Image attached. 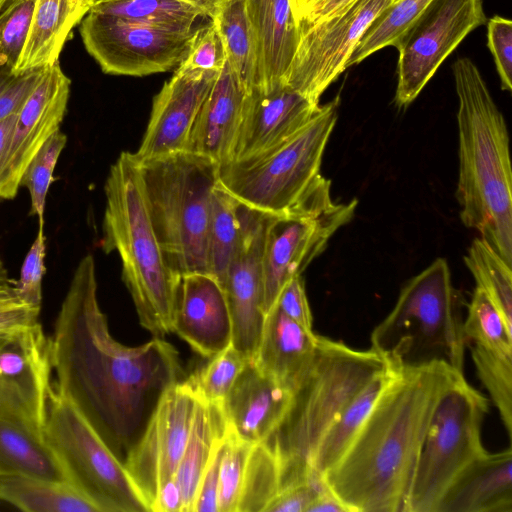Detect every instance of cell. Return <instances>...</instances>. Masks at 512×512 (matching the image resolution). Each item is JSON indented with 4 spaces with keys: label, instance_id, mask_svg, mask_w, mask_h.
Returning <instances> with one entry per match:
<instances>
[{
    "label": "cell",
    "instance_id": "1",
    "mask_svg": "<svg viewBox=\"0 0 512 512\" xmlns=\"http://www.w3.org/2000/svg\"><path fill=\"white\" fill-rule=\"evenodd\" d=\"M50 339L55 388L124 464L161 396L183 380L178 351L164 338L135 347L113 338L90 254L74 271Z\"/></svg>",
    "mask_w": 512,
    "mask_h": 512
},
{
    "label": "cell",
    "instance_id": "2",
    "mask_svg": "<svg viewBox=\"0 0 512 512\" xmlns=\"http://www.w3.org/2000/svg\"><path fill=\"white\" fill-rule=\"evenodd\" d=\"M462 377L441 362L397 370L347 450L322 475L349 512H405L434 409Z\"/></svg>",
    "mask_w": 512,
    "mask_h": 512
},
{
    "label": "cell",
    "instance_id": "3",
    "mask_svg": "<svg viewBox=\"0 0 512 512\" xmlns=\"http://www.w3.org/2000/svg\"><path fill=\"white\" fill-rule=\"evenodd\" d=\"M458 96L460 218L512 266V170L503 114L475 63L452 65Z\"/></svg>",
    "mask_w": 512,
    "mask_h": 512
},
{
    "label": "cell",
    "instance_id": "4",
    "mask_svg": "<svg viewBox=\"0 0 512 512\" xmlns=\"http://www.w3.org/2000/svg\"><path fill=\"white\" fill-rule=\"evenodd\" d=\"M104 192L102 249L119 254L141 326L164 338L172 332L181 276L168 265L156 237L134 153L122 152L111 165Z\"/></svg>",
    "mask_w": 512,
    "mask_h": 512
},
{
    "label": "cell",
    "instance_id": "5",
    "mask_svg": "<svg viewBox=\"0 0 512 512\" xmlns=\"http://www.w3.org/2000/svg\"><path fill=\"white\" fill-rule=\"evenodd\" d=\"M387 367L372 349L356 350L317 336L311 364L266 441L279 463L280 490L316 474L311 461L321 438L359 391Z\"/></svg>",
    "mask_w": 512,
    "mask_h": 512
},
{
    "label": "cell",
    "instance_id": "6",
    "mask_svg": "<svg viewBox=\"0 0 512 512\" xmlns=\"http://www.w3.org/2000/svg\"><path fill=\"white\" fill-rule=\"evenodd\" d=\"M370 341V349L395 370L441 362L464 374L468 342L460 298L445 259L437 258L402 287Z\"/></svg>",
    "mask_w": 512,
    "mask_h": 512
},
{
    "label": "cell",
    "instance_id": "7",
    "mask_svg": "<svg viewBox=\"0 0 512 512\" xmlns=\"http://www.w3.org/2000/svg\"><path fill=\"white\" fill-rule=\"evenodd\" d=\"M137 160L151 222L168 265L179 276L209 274L207 234L219 165L187 151Z\"/></svg>",
    "mask_w": 512,
    "mask_h": 512
},
{
    "label": "cell",
    "instance_id": "8",
    "mask_svg": "<svg viewBox=\"0 0 512 512\" xmlns=\"http://www.w3.org/2000/svg\"><path fill=\"white\" fill-rule=\"evenodd\" d=\"M339 100L320 105L301 130L272 149L219 166L217 183L249 208L274 216L289 212L324 178L321 164Z\"/></svg>",
    "mask_w": 512,
    "mask_h": 512
},
{
    "label": "cell",
    "instance_id": "9",
    "mask_svg": "<svg viewBox=\"0 0 512 512\" xmlns=\"http://www.w3.org/2000/svg\"><path fill=\"white\" fill-rule=\"evenodd\" d=\"M43 436L66 482L98 512L149 511L124 464L55 386L49 397Z\"/></svg>",
    "mask_w": 512,
    "mask_h": 512
},
{
    "label": "cell",
    "instance_id": "10",
    "mask_svg": "<svg viewBox=\"0 0 512 512\" xmlns=\"http://www.w3.org/2000/svg\"><path fill=\"white\" fill-rule=\"evenodd\" d=\"M487 398L462 377L439 399L417 460L405 512H436L455 478L487 452L481 438Z\"/></svg>",
    "mask_w": 512,
    "mask_h": 512
},
{
    "label": "cell",
    "instance_id": "11",
    "mask_svg": "<svg viewBox=\"0 0 512 512\" xmlns=\"http://www.w3.org/2000/svg\"><path fill=\"white\" fill-rule=\"evenodd\" d=\"M325 177L293 209L272 217L263 252V312L275 305L283 287L322 253L329 239L348 223L357 200L336 203Z\"/></svg>",
    "mask_w": 512,
    "mask_h": 512
},
{
    "label": "cell",
    "instance_id": "12",
    "mask_svg": "<svg viewBox=\"0 0 512 512\" xmlns=\"http://www.w3.org/2000/svg\"><path fill=\"white\" fill-rule=\"evenodd\" d=\"M486 22L483 0H433L394 46L397 106L413 102L460 42Z\"/></svg>",
    "mask_w": 512,
    "mask_h": 512
},
{
    "label": "cell",
    "instance_id": "13",
    "mask_svg": "<svg viewBox=\"0 0 512 512\" xmlns=\"http://www.w3.org/2000/svg\"><path fill=\"white\" fill-rule=\"evenodd\" d=\"M197 29L176 32L92 12L80 22L83 44L104 73L136 77L178 67Z\"/></svg>",
    "mask_w": 512,
    "mask_h": 512
},
{
    "label": "cell",
    "instance_id": "14",
    "mask_svg": "<svg viewBox=\"0 0 512 512\" xmlns=\"http://www.w3.org/2000/svg\"><path fill=\"white\" fill-rule=\"evenodd\" d=\"M395 0H355L325 20L299 26V42L285 85L318 103L324 91L347 69L359 40Z\"/></svg>",
    "mask_w": 512,
    "mask_h": 512
},
{
    "label": "cell",
    "instance_id": "15",
    "mask_svg": "<svg viewBox=\"0 0 512 512\" xmlns=\"http://www.w3.org/2000/svg\"><path fill=\"white\" fill-rule=\"evenodd\" d=\"M52 374L51 339L41 323L0 335V418L44 438Z\"/></svg>",
    "mask_w": 512,
    "mask_h": 512
},
{
    "label": "cell",
    "instance_id": "16",
    "mask_svg": "<svg viewBox=\"0 0 512 512\" xmlns=\"http://www.w3.org/2000/svg\"><path fill=\"white\" fill-rule=\"evenodd\" d=\"M196 404L197 396L185 379L169 387L124 461L126 471L149 512L161 486L175 478Z\"/></svg>",
    "mask_w": 512,
    "mask_h": 512
},
{
    "label": "cell",
    "instance_id": "17",
    "mask_svg": "<svg viewBox=\"0 0 512 512\" xmlns=\"http://www.w3.org/2000/svg\"><path fill=\"white\" fill-rule=\"evenodd\" d=\"M242 236L222 288L232 322L231 345L253 360L261 338L263 312V252L273 215L241 203Z\"/></svg>",
    "mask_w": 512,
    "mask_h": 512
},
{
    "label": "cell",
    "instance_id": "18",
    "mask_svg": "<svg viewBox=\"0 0 512 512\" xmlns=\"http://www.w3.org/2000/svg\"><path fill=\"white\" fill-rule=\"evenodd\" d=\"M71 81L59 62L47 66L17 113L5 169L0 180V198L13 199L21 176L45 141L63 121L70 95Z\"/></svg>",
    "mask_w": 512,
    "mask_h": 512
},
{
    "label": "cell",
    "instance_id": "19",
    "mask_svg": "<svg viewBox=\"0 0 512 512\" xmlns=\"http://www.w3.org/2000/svg\"><path fill=\"white\" fill-rule=\"evenodd\" d=\"M219 72L177 67L153 98L142 142L134 153L137 159L185 151L198 112Z\"/></svg>",
    "mask_w": 512,
    "mask_h": 512
},
{
    "label": "cell",
    "instance_id": "20",
    "mask_svg": "<svg viewBox=\"0 0 512 512\" xmlns=\"http://www.w3.org/2000/svg\"><path fill=\"white\" fill-rule=\"evenodd\" d=\"M315 103L287 85L246 95L230 162L262 154L301 130L317 113ZM229 162V163H230Z\"/></svg>",
    "mask_w": 512,
    "mask_h": 512
},
{
    "label": "cell",
    "instance_id": "21",
    "mask_svg": "<svg viewBox=\"0 0 512 512\" xmlns=\"http://www.w3.org/2000/svg\"><path fill=\"white\" fill-rule=\"evenodd\" d=\"M172 332L206 358L231 345V316L216 278L204 273L181 276Z\"/></svg>",
    "mask_w": 512,
    "mask_h": 512
},
{
    "label": "cell",
    "instance_id": "22",
    "mask_svg": "<svg viewBox=\"0 0 512 512\" xmlns=\"http://www.w3.org/2000/svg\"><path fill=\"white\" fill-rule=\"evenodd\" d=\"M291 396L290 390L250 360L221 405L226 426L251 445L266 442L282 421Z\"/></svg>",
    "mask_w": 512,
    "mask_h": 512
},
{
    "label": "cell",
    "instance_id": "23",
    "mask_svg": "<svg viewBox=\"0 0 512 512\" xmlns=\"http://www.w3.org/2000/svg\"><path fill=\"white\" fill-rule=\"evenodd\" d=\"M247 93L226 60L198 112L185 151L208 157L219 166L229 163Z\"/></svg>",
    "mask_w": 512,
    "mask_h": 512
},
{
    "label": "cell",
    "instance_id": "24",
    "mask_svg": "<svg viewBox=\"0 0 512 512\" xmlns=\"http://www.w3.org/2000/svg\"><path fill=\"white\" fill-rule=\"evenodd\" d=\"M259 58L255 89L268 91L285 84L299 42V26L291 0H245Z\"/></svg>",
    "mask_w": 512,
    "mask_h": 512
},
{
    "label": "cell",
    "instance_id": "25",
    "mask_svg": "<svg viewBox=\"0 0 512 512\" xmlns=\"http://www.w3.org/2000/svg\"><path fill=\"white\" fill-rule=\"evenodd\" d=\"M436 512H512V449L472 461L451 483Z\"/></svg>",
    "mask_w": 512,
    "mask_h": 512
},
{
    "label": "cell",
    "instance_id": "26",
    "mask_svg": "<svg viewBox=\"0 0 512 512\" xmlns=\"http://www.w3.org/2000/svg\"><path fill=\"white\" fill-rule=\"evenodd\" d=\"M317 336L276 305L265 315L253 362L267 376L293 392L313 359Z\"/></svg>",
    "mask_w": 512,
    "mask_h": 512
},
{
    "label": "cell",
    "instance_id": "27",
    "mask_svg": "<svg viewBox=\"0 0 512 512\" xmlns=\"http://www.w3.org/2000/svg\"><path fill=\"white\" fill-rule=\"evenodd\" d=\"M87 13L83 0H36L30 30L15 71L58 62L74 27Z\"/></svg>",
    "mask_w": 512,
    "mask_h": 512
},
{
    "label": "cell",
    "instance_id": "28",
    "mask_svg": "<svg viewBox=\"0 0 512 512\" xmlns=\"http://www.w3.org/2000/svg\"><path fill=\"white\" fill-rule=\"evenodd\" d=\"M225 431L221 405L197 397L189 437L175 474L182 498V512H193L200 481Z\"/></svg>",
    "mask_w": 512,
    "mask_h": 512
},
{
    "label": "cell",
    "instance_id": "29",
    "mask_svg": "<svg viewBox=\"0 0 512 512\" xmlns=\"http://www.w3.org/2000/svg\"><path fill=\"white\" fill-rule=\"evenodd\" d=\"M397 370L387 367L372 378L347 404L321 438L311 461V469L322 476L347 450L374 404Z\"/></svg>",
    "mask_w": 512,
    "mask_h": 512
},
{
    "label": "cell",
    "instance_id": "30",
    "mask_svg": "<svg viewBox=\"0 0 512 512\" xmlns=\"http://www.w3.org/2000/svg\"><path fill=\"white\" fill-rule=\"evenodd\" d=\"M0 500L25 512H98L67 482L0 472Z\"/></svg>",
    "mask_w": 512,
    "mask_h": 512
},
{
    "label": "cell",
    "instance_id": "31",
    "mask_svg": "<svg viewBox=\"0 0 512 512\" xmlns=\"http://www.w3.org/2000/svg\"><path fill=\"white\" fill-rule=\"evenodd\" d=\"M211 20L223 43L227 62L248 92L257 88L259 58L245 0H219Z\"/></svg>",
    "mask_w": 512,
    "mask_h": 512
},
{
    "label": "cell",
    "instance_id": "32",
    "mask_svg": "<svg viewBox=\"0 0 512 512\" xmlns=\"http://www.w3.org/2000/svg\"><path fill=\"white\" fill-rule=\"evenodd\" d=\"M88 12L176 32H190L209 18L194 5L178 0H94Z\"/></svg>",
    "mask_w": 512,
    "mask_h": 512
},
{
    "label": "cell",
    "instance_id": "33",
    "mask_svg": "<svg viewBox=\"0 0 512 512\" xmlns=\"http://www.w3.org/2000/svg\"><path fill=\"white\" fill-rule=\"evenodd\" d=\"M0 472L66 482L44 438L3 418H0Z\"/></svg>",
    "mask_w": 512,
    "mask_h": 512
},
{
    "label": "cell",
    "instance_id": "34",
    "mask_svg": "<svg viewBox=\"0 0 512 512\" xmlns=\"http://www.w3.org/2000/svg\"><path fill=\"white\" fill-rule=\"evenodd\" d=\"M242 229L241 203L216 183L210 205L207 260L209 274L221 286L239 246Z\"/></svg>",
    "mask_w": 512,
    "mask_h": 512
},
{
    "label": "cell",
    "instance_id": "35",
    "mask_svg": "<svg viewBox=\"0 0 512 512\" xmlns=\"http://www.w3.org/2000/svg\"><path fill=\"white\" fill-rule=\"evenodd\" d=\"M476 287L483 290L512 326V266L481 237L475 238L464 256Z\"/></svg>",
    "mask_w": 512,
    "mask_h": 512
},
{
    "label": "cell",
    "instance_id": "36",
    "mask_svg": "<svg viewBox=\"0 0 512 512\" xmlns=\"http://www.w3.org/2000/svg\"><path fill=\"white\" fill-rule=\"evenodd\" d=\"M433 0H396L385 8L367 28L347 61L356 65L373 53L395 46L412 23Z\"/></svg>",
    "mask_w": 512,
    "mask_h": 512
},
{
    "label": "cell",
    "instance_id": "37",
    "mask_svg": "<svg viewBox=\"0 0 512 512\" xmlns=\"http://www.w3.org/2000/svg\"><path fill=\"white\" fill-rule=\"evenodd\" d=\"M279 490L280 470L275 453L266 442L252 445L237 512L265 511Z\"/></svg>",
    "mask_w": 512,
    "mask_h": 512
},
{
    "label": "cell",
    "instance_id": "38",
    "mask_svg": "<svg viewBox=\"0 0 512 512\" xmlns=\"http://www.w3.org/2000/svg\"><path fill=\"white\" fill-rule=\"evenodd\" d=\"M463 331L467 342L472 341L489 350L512 356V326L478 287L474 289L468 304Z\"/></svg>",
    "mask_w": 512,
    "mask_h": 512
},
{
    "label": "cell",
    "instance_id": "39",
    "mask_svg": "<svg viewBox=\"0 0 512 512\" xmlns=\"http://www.w3.org/2000/svg\"><path fill=\"white\" fill-rule=\"evenodd\" d=\"M478 377L496 406L503 426L512 439V356L474 344L470 348Z\"/></svg>",
    "mask_w": 512,
    "mask_h": 512
},
{
    "label": "cell",
    "instance_id": "40",
    "mask_svg": "<svg viewBox=\"0 0 512 512\" xmlns=\"http://www.w3.org/2000/svg\"><path fill=\"white\" fill-rule=\"evenodd\" d=\"M208 359L185 380L198 398L222 405L236 378L250 360L232 345Z\"/></svg>",
    "mask_w": 512,
    "mask_h": 512
},
{
    "label": "cell",
    "instance_id": "41",
    "mask_svg": "<svg viewBox=\"0 0 512 512\" xmlns=\"http://www.w3.org/2000/svg\"><path fill=\"white\" fill-rule=\"evenodd\" d=\"M66 142L67 136L60 129L54 132L30 160L20 179V186H25L30 194V214L38 216L40 227L44 225L46 198L54 180L53 172Z\"/></svg>",
    "mask_w": 512,
    "mask_h": 512
},
{
    "label": "cell",
    "instance_id": "42",
    "mask_svg": "<svg viewBox=\"0 0 512 512\" xmlns=\"http://www.w3.org/2000/svg\"><path fill=\"white\" fill-rule=\"evenodd\" d=\"M251 444L226 426L218 478V512H237Z\"/></svg>",
    "mask_w": 512,
    "mask_h": 512
},
{
    "label": "cell",
    "instance_id": "43",
    "mask_svg": "<svg viewBox=\"0 0 512 512\" xmlns=\"http://www.w3.org/2000/svg\"><path fill=\"white\" fill-rule=\"evenodd\" d=\"M36 0H13L0 13V63L14 71L21 57Z\"/></svg>",
    "mask_w": 512,
    "mask_h": 512
},
{
    "label": "cell",
    "instance_id": "44",
    "mask_svg": "<svg viewBox=\"0 0 512 512\" xmlns=\"http://www.w3.org/2000/svg\"><path fill=\"white\" fill-rule=\"evenodd\" d=\"M45 255L46 237L43 227L39 226L37 236L22 263L20 277L14 283L19 299L27 306L37 310H41L42 304V280L46 271Z\"/></svg>",
    "mask_w": 512,
    "mask_h": 512
},
{
    "label": "cell",
    "instance_id": "45",
    "mask_svg": "<svg viewBox=\"0 0 512 512\" xmlns=\"http://www.w3.org/2000/svg\"><path fill=\"white\" fill-rule=\"evenodd\" d=\"M45 67L14 71L0 63V120L18 113L37 83Z\"/></svg>",
    "mask_w": 512,
    "mask_h": 512
},
{
    "label": "cell",
    "instance_id": "46",
    "mask_svg": "<svg viewBox=\"0 0 512 512\" xmlns=\"http://www.w3.org/2000/svg\"><path fill=\"white\" fill-rule=\"evenodd\" d=\"M226 53L214 22L200 25L194 35L191 47L179 66L191 70L221 71Z\"/></svg>",
    "mask_w": 512,
    "mask_h": 512
},
{
    "label": "cell",
    "instance_id": "47",
    "mask_svg": "<svg viewBox=\"0 0 512 512\" xmlns=\"http://www.w3.org/2000/svg\"><path fill=\"white\" fill-rule=\"evenodd\" d=\"M40 311L24 304L0 260V335L40 323Z\"/></svg>",
    "mask_w": 512,
    "mask_h": 512
},
{
    "label": "cell",
    "instance_id": "48",
    "mask_svg": "<svg viewBox=\"0 0 512 512\" xmlns=\"http://www.w3.org/2000/svg\"><path fill=\"white\" fill-rule=\"evenodd\" d=\"M487 46L493 56L501 89H512V22L494 15L487 22Z\"/></svg>",
    "mask_w": 512,
    "mask_h": 512
},
{
    "label": "cell",
    "instance_id": "49",
    "mask_svg": "<svg viewBox=\"0 0 512 512\" xmlns=\"http://www.w3.org/2000/svg\"><path fill=\"white\" fill-rule=\"evenodd\" d=\"M322 476L314 474L308 479L280 490L265 512H308L309 507L326 489Z\"/></svg>",
    "mask_w": 512,
    "mask_h": 512
},
{
    "label": "cell",
    "instance_id": "50",
    "mask_svg": "<svg viewBox=\"0 0 512 512\" xmlns=\"http://www.w3.org/2000/svg\"><path fill=\"white\" fill-rule=\"evenodd\" d=\"M275 305L296 323L313 330V317L302 275L293 277L283 287Z\"/></svg>",
    "mask_w": 512,
    "mask_h": 512
},
{
    "label": "cell",
    "instance_id": "51",
    "mask_svg": "<svg viewBox=\"0 0 512 512\" xmlns=\"http://www.w3.org/2000/svg\"><path fill=\"white\" fill-rule=\"evenodd\" d=\"M223 437L217 442L202 476L195 498L193 512H218V478Z\"/></svg>",
    "mask_w": 512,
    "mask_h": 512
},
{
    "label": "cell",
    "instance_id": "52",
    "mask_svg": "<svg viewBox=\"0 0 512 512\" xmlns=\"http://www.w3.org/2000/svg\"><path fill=\"white\" fill-rule=\"evenodd\" d=\"M355 0H291L298 25L313 24L336 15Z\"/></svg>",
    "mask_w": 512,
    "mask_h": 512
},
{
    "label": "cell",
    "instance_id": "53",
    "mask_svg": "<svg viewBox=\"0 0 512 512\" xmlns=\"http://www.w3.org/2000/svg\"><path fill=\"white\" fill-rule=\"evenodd\" d=\"M151 512H182V498L175 478L161 486Z\"/></svg>",
    "mask_w": 512,
    "mask_h": 512
},
{
    "label": "cell",
    "instance_id": "54",
    "mask_svg": "<svg viewBox=\"0 0 512 512\" xmlns=\"http://www.w3.org/2000/svg\"><path fill=\"white\" fill-rule=\"evenodd\" d=\"M308 512H349L327 486L314 500Z\"/></svg>",
    "mask_w": 512,
    "mask_h": 512
},
{
    "label": "cell",
    "instance_id": "55",
    "mask_svg": "<svg viewBox=\"0 0 512 512\" xmlns=\"http://www.w3.org/2000/svg\"><path fill=\"white\" fill-rule=\"evenodd\" d=\"M17 113L0 120V180L2 178L8 155L9 144L14 129Z\"/></svg>",
    "mask_w": 512,
    "mask_h": 512
},
{
    "label": "cell",
    "instance_id": "56",
    "mask_svg": "<svg viewBox=\"0 0 512 512\" xmlns=\"http://www.w3.org/2000/svg\"><path fill=\"white\" fill-rule=\"evenodd\" d=\"M194 5L212 18L219 0H178Z\"/></svg>",
    "mask_w": 512,
    "mask_h": 512
},
{
    "label": "cell",
    "instance_id": "57",
    "mask_svg": "<svg viewBox=\"0 0 512 512\" xmlns=\"http://www.w3.org/2000/svg\"><path fill=\"white\" fill-rule=\"evenodd\" d=\"M13 0H0V13L9 5Z\"/></svg>",
    "mask_w": 512,
    "mask_h": 512
},
{
    "label": "cell",
    "instance_id": "58",
    "mask_svg": "<svg viewBox=\"0 0 512 512\" xmlns=\"http://www.w3.org/2000/svg\"><path fill=\"white\" fill-rule=\"evenodd\" d=\"M94 0H83V4L85 6V8L87 9V11H89L90 9V6L92 5Z\"/></svg>",
    "mask_w": 512,
    "mask_h": 512
},
{
    "label": "cell",
    "instance_id": "59",
    "mask_svg": "<svg viewBox=\"0 0 512 512\" xmlns=\"http://www.w3.org/2000/svg\"><path fill=\"white\" fill-rule=\"evenodd\" d=\"M396 1V0H395Z\"/></svg>",
    "mask_w": 512,
    "mask_h": 512
},
{
    "label": "cell",
    "instance_id": "60",
    "mask_svg": "<svg viewBox=\"0 0 512 512\" xmlns=\"http://www.w3.org/2000/svg\"><path fill=\"white\" fill-rule=\"evenodd\" d=\"M1 260V259H0Z\"/></svg>",
    "mask_w": 512,
    "mask_h": 512
}]
</instances>
